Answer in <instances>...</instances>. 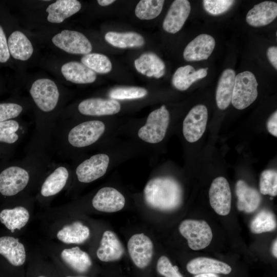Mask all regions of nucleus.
<instances>
[{
	"instance_id": "9b49d317",
	"label": "nucleus",
	"mask_w": 277,
	"mask_h": 277,
	"mask_svg": "<svg viewBox=\"0 0 277 277\" xmlns=\"http://www.w3.org/2000/svg\"><path fill=\"white\" fill-rule=\"evenodd\" d=\"M110 159L104 153L95 154L81 163L76 169L78 180L82 183L92 182L106 172Z\"/></svg>"
},
{
	"instance_id": "6ab92c4d",
	"label": "nucleus",
	"mask_w": 277,
	"mask_h": 277,
	"mask_svg": "<svg viewBox=\"0 0 277 277\" xmlns=\"http://www.w3.org/2000/svg\"><path fill=\"white\" fill-rule=\"evenodd\" d=\"M276 16V3L264 1L254 5L248 12L246 20L250 26L258 27L269 24Z\"/></svg>"
},
{
	"instance_id": "aec40b11",
	"label": "nucleus",
	"mask_w": 277,
	"mask_h": 277,
	"mask_svg": "<svg viewBox=\"0 0 277 277\" xmlns=\"http://www.w3.org/2000/svg\"><path fill=\"white\" fill-rule=\"evenodd\" d=\"M187 271L193 274L215 273L227 274L231 268L227 264L209 258L198 257L190 261L187 264Z\"/></svg>"
},
{
	"instance_id": "b1692460",
	"label": "nucleus",
	"mask_w": 277,
	"mask_h": 277,
	"mask_svg": "<svg viewBox=\"0 0 277 277\" xmlns=\"http://www.w3.org/2000/svg\"><path fill=\"white\" fill-rule=\"evenodd\" d=\"M235 73L230 68L225 69L222 73L216 91V103L221 110L226 109L231 102Z\"/></svg>"
},
{
	"instance_id": "393cba45",
	"label": "nucleus",
	"mask_w": 277,
	"mask_h": 277,
	"mask_svg": "<svg viewBox=\"0 0 277 277\" xmlns=\"http://www.w3.org/2000/svg\"><path fill=\"white\" fill-rule=\"evenodd\" d=\"M77 0H57L46 9L47 20L52 23H61L65 19L77 13L81 8Z\"/></svg>"
},
{
	"instance_id": "37998d69",
	"label": "nucleus",
	"mask_w": 277,
	"mask_h": 277,
	"mask_svg": "<svg viewBox=\"0 0 277 277\" xmlns=\"http://www.w3.org/2000/svg\"><path fill=\"white\" fill-rule=\"evenodd\" d=\"M267 128L272 135L277 136V111H275L269 117L267 122Z\"/></svg>"
},
{
	"instance_id": "f3484780",
	"label": "nucleus",
	"mask_w": 277,
	"mask_h": 277,
	"mask_svg": "<svg viewBox=\"0 0 277 277\" xmlns=\"http://www.w3.org/2000/svg\"><path fill=\"white\" fill-rule=\"evenodd\" d=\"M124 253V248L116 234L110 230L105 231L96 251L97 258L102 262H112L120 259Z\"/></svg>"
},
{
	"instance_id": "09e8293b",
	"label": "nucleus",
	"mask_w": 277,
	"mask_h": 277,
	"mask_svg": "<svg viewBox=\"0 0 277 277\" xmlns=\"http://www.w3.org/2000/svg\"><path fill=\"white\" fill-rule=\"evenodd\" d=\"M38 277H46V276H43V275H41V276H38Z\"/></svg>"
},
{
	"instance_id": "f257e3e1",
	"label": "nucleus",
	"mask_w": 277,
	"mask_h": 277,
	"mask_svg": "<svg viewBox=\"0 0 277 277\" xmlns=\"http://www.w3.org/2000/svg\"><path fill=\"white\" fill-rule=\"evenodd\" d=\"M146 204L154 209L171 211L183 202V190L180 183L170 176H157L150 180L144 189Z\"/></svg>"
},
{
	"instance_id": "39448f33",
	"label": "nucleus",
	"mask_w": 277,
	"mask_h": 277,
	"mask_svg": "<svg viewBox=\"0 0 277 277\" xmlns=\"http://www.w3.org/2000/svg\"><path fill=\"white\" fill-rule=\"evenodd\" d=\"M105 131V124L98 120L83 122L74 127L69 132L68 140L73 146L85 147L96 142Z\"/></svg>"
},
{
	"instance_id": "473e14b6",
	"label": "nucleus",
	"mask_w": 277,
	"mask_h": 277,
	"mask_svg": "<svg viewBox=\"0 0 277 277\" xmlns=\"http://www.w3.org/2000/svg\"><path fill=\"white\" fill-rule=\"evenodd\" d=\"M276 227V221L274 214L266 209L259 212L252 220L250 225L251 232L255 234L273 231Z\"/></svg>"
},
{
	"instance_id": "a18cd8bd",
	"label": "nucleus",
	"mask_w": 277,
	"mask_h": 277,
	"mask_svg": "<svg viewBox=\"0 0 277 277\" xmlns=\"http://www.w3.org/2000/svg\"><path fill=\"white\" fill-rule=\"evenodd\" d=\"M115 1L114 0H98V4L102 6H108L112 3H114Z\"/></svg>"
},
{
	"instance_id": "5701e85b",
	"label": "nucleus",
	"mask_w": 277,
	"mask_h": 277,
	"mask_svg": "<svg viewBox=\"0 0 277 277\" xmlns=\"http://www.w3.org/2000/svg\"><path fill=\"white\" fill-rule=\"evenodd\" d=\"M136 70L148 77L159 78L165 73L164 62L155 54L147 52L142 54L134 61Z\"/></svg>"
},
{
	"instance_id": "4468645a",
	"label": "nucleus",
	"mask_w": 277,
	"mask_h": 277,
	"mask_svg": "<svg viewBox=\"0 0 277 277\" xmlns=\"http://www.w3.org/2000/svg\"><path fill=\"white\" fill-rule=\"evenodd\" d=\"M190 10V4L188 1H174L163 21V29L170 33L175 34L179 32L189 16Z\"/></svg>"
},
{
	"instance_id": "7ed1b4c3",
	"label": "nucleus",
	"mask_w": 277,
	"mask_h": 277,
	"mask_svg": "<svg viewBox=\"0 0 277 277\" xmlns=\"http://www.w3.org/2000/svg\"><path fill=\"white\" fill-rule=\"evenodd\" d=\"M258 83L254 75L245 71L235 75L231 103L239 110L244 109L256 99Z\"/></svg>"
},
{
	"instance_id": "f704fd0d",
	"label": "nucleus",
	"mask_w": 277,
	"mask_h": 277,
	"mask_svg": "<svg viewBox=\"0 0 277 277\" xmlns=\"http://www.w3.org/2000/svg\"><path fill=\"white\" fill-rule=\"evenodd\" d=\"M81 61L86 67L98 73H107L112 69V64L109 58L102 54L89 53L84 55Z\"/></svg>"
},
{
	"instance_id": "dca6fc26",
	"label": "nucleus",
	"mask_w": 277,
	"mask_h": 277,
	"mask_svg": "<svg viewBox=\"0 0 277 277\" xmlns=\"http://www.w3.org/2000/svg\"><path fill=\"white\" fill-rule=\"evenodd\" d=\"M215 44V40L210 35L200 34L186 46L183 57L188 62L207 60L213 51Z\"/></svg>"
},
{
	"instance_id": "ea45409f",
	"label": "nucleus",
	"mask_w": 277,
	"mask_h": 277,
	"mask_svg": "<svg viewBox=\"0 0 277 277\" xmlns=\"http://www.w3.org/2000/svg\"><path fill=\"white\" fill-rule=\"evenodd\" d=\"M156 269L159 274L164 277H183L176 266H173L169 259L162 255L158 259Z\"/></svg>"
},
{
	"instance_id": "ddd939ff",
	"label": "nucleus",
	"mask_w": 277,
	"mask_h": 277,
	"mask_svg": "<svg viewBox=\"0 0 277 277\" xmlns=\"http://www.w3.org/2000/svg\"><path fill=\"white\" fill-rule=\"evenodd\" d=\"M92 204L97 210L111 213L122 210L125 205V198L116 189L105 187L100 189L94 196Z\"/></svg>"
},
{
	"instance_id": "4be33fe9",
	"label": "nucleus",
	"mask_w": 277,
	"mask_h": 277,
	"mask_svg": "<svg viewBox=\"0 0 277 277\" xmlns=\"http://www.w3.org/2000/svg\"><path fill=\"white\" fill-rule=\"evenodd\" d=\"M61 72L67 81L75 84L92 83L96 78L95 72L76 61L64 64L61 67Z\"/></svg>"
},
{
	"instance_id": "412c9836",
	"label": "nucleus",
	"mask_w": 277,
	"mask_h": 277,
	"mask_svg": "<svg viewBox=\"0 0 277 277\" xmlns=\"http://www.w3.org/2000/svg\"><path fill=\"white\" fill-rule=\"evenodd\" d=\"M0 254L14 266L23 265L26 258L24 245L17 238L9 236L0 238Z\"/></svg>"
},
{
	"instance_id": "0eeeda50",
	"label": "nucleus",
	"mask_w": 277,
	"mask_h": 277,
	"mask_svg": "<svg viewBox=\"0 0 277 277\" xmlns=\"http://www.w3.org/2000/svg\"><path fill=\"white\" fill-rule=\"evenodd\" d=\"M207 120L208 110L205 105H196L189 111L183 123V133L187 142H195L202 136Z\"/></svg>"
},
{
	"instance_id": "a878e982",
	"label": "nucleus",
	"mask_w": 277,
	"mask_h": 277,
	"mask_svg": "<svg viewBox=\"0 0 277 277\" xmlns=\"http://www.w3.org/2000/svg\"><path fill=\"white\" fill-rule=\"evenodd\" d=\"M208 68L195 70L193 67L187 65L178 68L172 78L173 86L180 91H185L195 81L205 77Z\"/></svg>"
},
{
	"instance_id": "f03ea898",
	"label": "nucleus",
	"mask_w": 277,
	"mask_h": 277,
	"mask_svg": "<svg viewBox=\"0 0 277 277\" xmlns=\"http://www.w3.org/2000/svg\"><path fill=\"white\" fill-rule=\"evenodd\" d=\"M169 121V112L163 105L149 113L145 124L138 129L137 135L149 144L160 143L166 135Z\"/></svg>"
},
{
	"instance_id": "e433bc0d",
	"label": "nucleus",
	"mask_w": 277,
	"mask_h": 277,
	"mask_svg": "<svg viewBox=\"0 0 277 277\" xmlns=\"http://www.w3.org/2000/svg\"><path fill=\"white\" fill-rule=\"evenodd\" d=\"M260 191L264 195L275 196L277 194V172L274 169L263 171L260 178Z\"/></svg>"
},
{
	"instance_id": "20e7f679",
	"label": "nucleus",
	"mask_w": 277,
	"mask_h": 277,
	"mask_svg": "<svg viewBox=\"0 0 277 277\" xmlns=\"http://www.w3.org/2000/svg\"><path fill=\"white\" fill-rule=\"evenodd\" d=\"M179 229L181 235L187 240L189 248L193 250L205 248L212 239V230L203 220H185L181 223Z\"/></svg>"
},
{
	"instance_id": "49530a36",
	"label": "nucleus",
	"mask_w": 277,
	"mask_h": 277,
	"mask_svg": "<svg viewBox=\"0 0 277 277\" xmlns=\"http://www.w3.org/2000/svg\"><path fill=\"white\" fill-rule=\"evenodd\" d=\"M194 277H220L217 274L215 273H201L195 274Z\"/></svg>"
},
{
	"instance_id": "f8f14e48",
	"label": "nucleus",
	"mask_w": 277,
	"mask_h": 277,
	"mask_svg": "<svg viewBox=\"0 0 277 277\" xmlns=\"http://www.w3.org/2000/svg\"><path fill=\"white\" fill-rule=\"evenodd\" d=\"M29 175L27 170L19 167L11 166L0 173V192L5 196H13L27 185Z\"/></svg>"
},
{
	"instance_id": "cd10ccee",
	"label": "nucleus",
	"mask_w": 277,
	"mask_h": 277,
	"mask_svg": "<svg viewBox=\"0 0 277 277\" xmlns=\"http://www.w3.org/2000/svg\"><path fill=\"white\" fill-rule=\"evenodd\" d=\"M61 256L65 263L78 273L86 272L92 266L90 256L77 246L64 249Z\"/></svg>"
},
{
	"instance_id": "c03bdc74",
	"label": "nucleus",
	"mask_w": 277,
	"mask_h": 277,
	"mask_svg": "<svg viewBox=\"0 0 277 277\" xmlns=\"http://www.w3.org/2000/svg\"><path fill=\"white\" fill-rule=\"evenodd\" d=\"M267 56L272 65L277 69V48L275 46H271L268 48Z\"/></svg>"
},
{
	"instance_id": "de8ad7c7",
	"label": "nucleus",
	"mask_w": 277,
	"mask_h": 277,
	"mask_svg": "<svg viewBox=\"0 0 277 277\" xmlns=\"http://www.w3.org/2000/svg\"><path fill=\"white\" fill-rule=\"evenodd\" d=\"M272 253L275 258H277V241L276 239L274 241L272 246Z\"/></svg>"
},
{
	"instance_id": "2eb2a0df",
	"label": "nucleus",
	"mask_w": 277,
	"mask_h": 277,
	"mask_svg": "<svg viewBox=\"0 0 277 277\" xmlns=\"http://www.w3.org/2000/svg\"><path fill=\"white\" fill-rule=\"evenodd\" d=\"M121 104L117 100L94 97L82 101L78 106L79 112L85 115L103 116L117 113Z\"/></svg>"
},
{
	"instance_id": "c9c22d12",
	"label": "nucleus",
	"mask_w": 277,
	"mask_h": 277,
	"mask_svg": "<svg viewBox=\"0 0 277 277\" xmlns=\"http://www.w3.org/2000/svg\"><path fill=\"white\" fill-rule=\"evenodd\" d=\"M147 94L148 91L144 88L119 87L111 89L109 92V96L115 100H134L143 98Z\"/></svg>"
},
{
	"instance_id": "a19ab883",
	"label": "nucleus",
	"mask_w": 277,
	"mask_h": 277,
	"mask_svg": "<svg viewBox=\"0 0 277 277\" xmlns=\"http://www.w3.org/2000/svg\"><path fill=\"white\" fill-rule=\"evenodd\" d=\"M22 110V107L15 103H0V122L17 117Z\"/></svg>"
},
{
	"instance_id": "a211bd4d",
	"label": "nucleus",
	"mask_w": 277,
	"mask_h": 277,
	"mask_svg": "<svg viewBox=\"0 0 277 277\" xmlns=\"http://www.w3.org/2000/svg\"><path fill=\"white\" fill-rule=\"evenodd\" d=\"M237 208L240 211L251 213L257 209L261 202L258 191L249 186L244 180L237 181L235 185Z\"/></svg>"
},
{
	"instance_id": "7c9ffc66",
	"label": "nucleus",
	"mask_w": 277,
	"mask_h": 277,
	"mask_svg": "<svg viewBox=\"0 0 277 277\" xmlns=\"http://www.w3.org/2000/svg\"><path fill=\"white\" fill-rule=\"evenodd\" d=\"M105 40L114 47L120 48L141 47L144 45V37L135 32L110 31L105 35Z\"/></svg>"
},
{
	"instance_id": "423d86ee",
	"label": "nucleus",
	"mask_w": 277,
	"mask_h": 277,
	"mask_svg": "<svg viewBox=\"0 0 277 277\" xmlns=\"http://www.w3.org/2000/svg\"><path fill=\"white\" fill-rule=\"evenodd\" d=\"M30 93L37 107L44 112H49L55 108L60 95L55 83L48 78H40L34 81Z\"/></svg>"
},
{
	"instance_id": "79ce46f5",
	"label": "nucleus",
	"mask_w": 277,
	"mask_h": 277,
	"mask_svg": "<svg viewBox=\"0 0 277 277\" xmlns=\"http://www.w3.org/2000/svg\"><path fill=\"white\" fill-rule=\"evenodd\" d=\"M10 57L5 34L0 26V63L6 62Z\"/></svg>"
},
{
	"instance_id": "bb28decb",
	"label": "nucleus",
	"mask_w": 277,
	"mask_h": 277,
	"mask_svg": "<svg viewBox=\"0 0 277 277\" xmlns=\"http://www.w3.org/2000/svg\"><path fill=\"white\" fill-rule=\"evenodd\" d=\"M9 53L15 59L26 61L32 55L33 48L27 36L19 31L13 32L8 40Z\"/></svg>"
},
{
	"instance_id": "c756f323",
	"label": "nucleus",
	"mask_w": 277,
	"mask_h": 277,
	"mask_svg": "<svg viewBox=\"0 0 277 277\" xmlns=\"http://www.w3.org/2000/svg\"><path fill=\"white\" fill-rule=\"evenodd\" d=\"M30 217L28 210L22 206L5 209L0 212V221L9 230L14 232L20 230L27 223Z\"/></svg>"
},
{
	"instance_id": "9d476101",
	"label": "nucleus",
	"mask_w": 277,
	"mask_h": 277,
	"mask_svg": "<svg viewBox=\"0 0 277 277\" xmlns=\"http://www.w3.org/2000/svg\"><path fill=\"white\" fill-rule=\"evenodd\" d=\"M209 198L211 207L217 214L225 216L229 213L231 192L225 177L219 176L212 181L209 190Z\"/></svg>"
},
{
	"instance_id": "72a5a7b5",
	"label": "nucleus",
	"mask_w": 277,
	"mask_h": 277,
	"mask_svg": "<svg viewBox=\"0 0 277 277\" xmlns=\"http://www.w3.org/2000/svg\"><path fill=\"white\" fill-rule=\"evenodd\" d=\"M165 1L163 0H141L135 9V14L140 19L150 20L161 13Z\"/></svg>"
},
{
	"instance_id": "2f4dec72",
	"label": "nucleus",
	"mask_w": 277,
	"mask_h": 277,
	"mask_svg": "<svg viewBox=\"0 0 277 277\" xmlns=\"http://www.w3.org/2000/svg\"><path fill=\"white\" fill-rule=\"evenodd\" d=\"M69 173L64 167L56 168L43 183L41 193L44 196L47 197L58 193L65 186Z\"/></svg>"
},
{
	"instance_id": "58836bf2",
	"label": "nucleus",
	"mask_w": 277,
	"mask_h": 277,
	"mask_svg": "<svg viewBox=\"0 0 277 277\" xmlns=\"http://www.w3.org/2000/svg\"><path fill=\"white\" fill-rule=\"evenodd\" d=\"M234 1L231 0H204L203 4L204 9L212 15H218L226 12L233 5Z\"/></svg>"
},
{
	"instance_id": "8fccbe9b",
	"label": "nucleus",
	"mask_w": 277,
	"mask_h": 277,
	"mask_svg": "<svg viewBox=\"0 0 277 277\" xmlns=\"http://www.w3.org/2000/svg\"><path fill=\"white\" fill-rule=\"evenodd\" d=\"M67 277H74V276H67ZM78 277H84V276H78Z\"/></svg>"
},
{
	"instance_id": "c85d7f7f",
	"label": "nucleus",
	"mask_w": 277,
	"mask_h": 277,
	"mask_svg": "<svg viewBox=\"0 0 277 277\" xmlns=\"http://www.w3.org/2000/svg\"><path fill=\"white\" fill-rule=\"evenodd\" d=\"M89 236V228L78 221L64 226L56 234L57 238L66 244H81Z\"/></svg>"
},
{
	"instance_id": "4c0bfd02",
	"label": "nucleus",
	"mask_w": 277,
	"mask_h": 277,
	"mask_svg": "<svg viewBox=\"0 0 277 277\" xmlns=\"http://www.w3.org/2000/svg\"><path fill=\"white\" fill-rule=\"evenodd\" d=\"M18 128L19 124L16 121L8 120L0 122V142L15 143L18 138L16 133Z\"/></svg>"
},
{
	"instance_id": "6e6552de",
	"label": "nucleus",
	"mask_w": 277,
	"mask_h": 277,
	"mask_svg": "<svg viewBox=\"0 0 277 277\" xmlns=\"http://www.w3.org/2000/svg\"><path fill=\"white\" fill-rule=\"evenodd\" d=\"M52 42L57 47L71 54L85 55L92 49L91 43L85 35L76 31L64 30L55 35Z\"/></svg>"
},
{
	"instance_id": "1a4fd4ad",
	"label": "nucleus",
	"mask_w": 277,
	"mask_h": 277,
	"mask_svg": "<svg viewBox=\"0 0 277 277\" xmlns=\"http://www.w3.org/2000/svg\"><path fill=\"white\" fill-rule=\"evenodd\" d=\"M127 248L136 267L143 269L150 264L153 256V245L148 236L143 233L133 234L128 240Z\"/></svg>"
}]
</instances>
